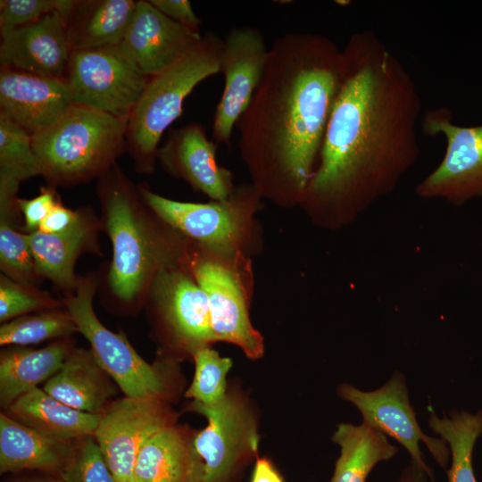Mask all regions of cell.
Listing matches in <instances>:
<instances>
[{"instance_id": "ab89813d", "label": "cell", "mask_w": 482, "mask_h": 482, "mask_svg": "<svg viewBox=\"0 0 482 482\" xmlns=\"http://www.w3.org/2000/svg\"><path fill=\"white\" fill-rule=\"evenodd\" d=\"M396 482H436L434 472H429L418 463L411 462L403 470Z\"/></svg>"}, {"instance_id": "603a6c76", "label": "cell", "mask_w": 482, "mask_h": 482, "mask_svg": "<svg viewBox=\"0 0 482 482\" xmlns=\"http://www.w3.org/2000/svg\"><path fill=\"white\" fill-rule=\"evenodd\" d=\"M11 417L37 432L69 442L94 435L100 415L71 408L36 387L9 405Z\"/></svg>"}, {"instance_id": "4fadbf2b", "label": "cell", "mask_w": 482, "mask_h": 482, "mask_svg": "<svg viewBox=\"0 0 482 482\" xmlns=\"http://www.w3.org/2000/svg\"><path fill=\"white\" fill-rule=\"evenodd\" d=\"M189 263L191 275L207 295L216 341L235 344L252 359L261 357L262 337L251 324L243 282L233 267L209 255L195 256Z\"/></svg>"}, {"instance_id": "d6986e66", "label": "cell", "mask_w": 482, "mask_h": 482, "mask_svg": "<svg viewBox=\"0 0 482 482\" xmlns=\"http://www.w3.org/2000/svg\"><path fill=\"white\" fill-rule=\"evenodd\" d=\"M148 292L176 338L193 353L216 341L207 295L193 276L167 268L155 276Z\"/></svg>"}, {"instance_id": "1f68e13d", "label": "cell", "mask_w": 482, "mask_h": 482, "mask_svg": "<svg viewBox=\"0 0 482 482\" xmlns=\"http://www.w3.org/2000/svg\"><path fill=\"white\" fill-rule=\"evenodd\" d=\"M40 176L31 135L24 129L0 115V176L20 183Z\"/></svg>"}, {"instance_id": "ba28073f", "label": "cell", "mask_w": 482, "mask_h": 482, "mask_svg": "<svg viewBox=\"0 0 482 482\" xmlns=\"http://www.w3.org/2000/svg\"><path fill=\"white\" fill-rule=\"evenodd\" d=\"M150 77L120 45L71 51L65 76L74 104L129 120Z\"/></svg>"}, {"instance_id": "d590c367", "label": "cell", "mask_w": 482, "mask_h": 482, "mask_svg": "<svg viewBox=\"0 0 482 482\" xmlns=\"http://www.w3.org/2000/svg\"><path fill=\"white\" fill-rule=\"evenodd\" d=\"M59 202L53 187H42L39 195L32 199L18 198V207L24 218L25 232L37 230L40 223Z\"/></svg>"}, {"instance_id": "60d3db41", "label": "cell", "mask_w": 482, "mask_h": 482, "mask_svg": "<svg viewBox=\"0 0 482 482\" xmlns=\"http://www.w3.org/2000/svg\"><path fill=\"white\" fill-rule=\"evenodd\" d=\"M26 482H64V481L61 478V479L33 480V481H26Z\"/></svg>"}, {"instance_id": "f1b7e54d", "label": "cell", "mask_w": 482, "mask_h": 482, "mask_svg": "<svg viewBox=\"0 0 482 482\" xmlns=\"http://www.w3.org/2000/svg\"><path fill=\"white\" fill-rule=\"evenodd\" d=\"M17 203H0V269L3 275L18 283L36 286L39 278L34 263L29 234L13 224Z\"/></svg>"}, {"instance_id": "4316f807", "label": "cell", "mask_w": 482, "mask_h": 482, "mask_svg": "<svg viewBox=\"0 0 482 482\" xmlns=\"http://www.w3.org/2000/svg\"><path fill=\"white\" fill-rule=\"evenodd\" d=\"M187 443L181 432L168 425L140 447L134 466L135 482H186Z\"/></svg>"}, {"instance_id": "d4e9b609", "label": "cell", "mask_w": 482, "mask_h": 482, "mask_svg": "<svg viewBox=\"0 0 482 482\" xmlns=\"http://www.w3.org/2000/svg\"><path fill=\"white\" fill-rule=\"evenodd\" d=\"M72 348L63 342L40 349L5 350L0 357V402L9 407L17 398L47 381L62 366Z\"/></svg>"}, {"instance_id": "52a82bcc", "label": "cell", "mask_w": 482, "mask_h": 482, "mask_svg": "<svg viewBox=\"0 0 482 482\" xmlns=\"http://www.w3.org/2000/svg\"><path fill=\"white\" fill-rule=\"evenodd\" d=\"M96 290V281L93 277H78L74 290L62 300L78 332L89 342L97 363L125 396L161 399L166 388L162 374L136 352L125 336L111 331L101 323L93 307Z\"/></svg>"}, {"instance_id": "83f0119b", "label": "cell", "mask_w": 482, "mask_h": 482, "mask_svg": "<svg viewBox=\"0 0 482 482\" xmlns=\"http://www.w3.org/2000/svg\"><path fill=\"white\" fill-rule=\"evenodd\" d=\"M429 428L445 440L450 450L451 466L446 471L448 482H478L476 478L472 453L482 434V410L475 414L453 410L449 416L431 412Z\"/></svg>"}, {"instance_id": "e575fe53", "label": "cell", "mask_w": 482, "mask_h": 482, "mask_svg": "<svg viewBox=\"0 0 482 482\" xmlns=\"http://www.w3.org/2000/svg\"><path fill=\"white\" fill-rule=\"evenodd\" d=\"M74 0H1L0 33L37 21L58 10L63 16Z\"/></svg>"}, {"instance_id": "8d00e7d4", "label": "cell", "mask_w": 482, "mask_h": 482, "mask_svg": "<svg viewBox=\"0 0 482 482\" xmlns=\"http://www.w3.org/2000/svg\"><path fill=\"white\" fill-rule=\"evenodd\" d=\"M164 15L174 21L200 32L201 20L187 0H149Z\"/></svg>"}, {"instance_id": "d6a6232c", "label": "cell", "mask_w": 482, "mask_h": 482, "mask_svg": "<svg viewBox=\"0 0 482 482\" xmlns=\"http://www.w3.org/2000/svg\"><path fill=\"white\" fill-rule=\"evenodd\" d=\"M64 305L41 291L36 286L12 280L4 275L0 277V321L7 322L34 312L59 309Z\"/></svg>"}, {"instance_id": "74e56055", "label": "cell", "mask_w": 482, "mask_h": 482, "mask_svg": "<svg viewBox=\"0 0 482 482\" xmlns=\"http://www.w3.org/2000/svg\"><path fill=\"white\" fill-rule=\"evenodd\" d=\"M77 214V211H72L59 202L40 223L37 230L46 234L62 232L74 222Z\"/></svg>"}, {"instance_id": "30bf717a", "label": "cell", "mask_w": 482, "mask_h": 482, "mask_svg": "<svg viewBox=\"0 0 482 482\" xmlns=\"http://www.w3.org/2000/svg\"><path fill=\"white\" fill-rule=\"evenodd\" d=\"M147 207L166 225L213 251L230 252L239 243L245 218L257 204L260 194L254 187L234 189L225 201L207 204L171 200L138 187Z\"/></svg>"}, {"instance_id": "836d02e7", "label": "cell", "mask_w": 482, "mask_h": 482, "mask_svg": "<svg viewBox=\"0 0 482 482\" xmlns=\"http://www.w3.org/2000/svg\"><path fill=\"white\" fill-rule=\"evenodd\" d=\"M60 475L64 482H116L93 435L72 450Z\"/></svg>"}, {"instance_id": "4dcf8cb0", "label": "cell", "mask_w": 482, "mask_h": 482, "mask_svg": "<svg viewBox=\"0 0 482 482\" xmlns=\"http://www.w3.org/2000/svg\"><path fill=\"white\" fill-rule=\"evenodd\" d=\"M193 356L195 375L186 396L204 406L220 403L228 396L226 377L232 361L208 345L198 348Z\"/></svg>"}, {"instance_id": "3957f363", "label": "cell", "mask_w": 482, "mask_h": 482, "mask_svg": "<svg viewBox=\"0 0 482 482\" xmlns=\"http://www.w3.org/2000/svg\"><path fill=\"white\" fill-rule=\"evenodd\" d=\"M97 193L112 246L111 291L125 303L139 301L155 276L174 266L173 256L154 227L138 188L117 164L99 178Z\"/></svg>"}, {"instance_id": "484cf974", "label": "cell", "mask_w": 482, "mask_h": 482, "mask_svg": "<svg viewBox=\"0 0 482 482\" xmlns=\"http://www.w3.org/2000/svg\"><path fill=\"white\" fill-rule=\"evenodd\" d=\"M332 441L338 445L340 454L330 482H365L377 464L398 453L385 434L364 422L338 424Z\"/></svg>"}, {"instance_id": "f35d334b", "label": "cell", "mask_w": 482, "mask_h": 482, "mask_svg": "<svg viewBox=\"0 0 482 482\" xmlns=\"http://www.w3.org/2000/svg\"><path fill=\"white\" fill-rule=\"evenodd\" d=\"M251 482H284L282 477L266 458H257Z\"/></svg>"}, {"instance_id": "9a60e30c", "label": "cell", "mask_w": 482, "mask_h": 482, "mask_svg": "<svg viewBox=\"0 0 482 482\" xmlns=\"http://www.w3.org/2000/svg\"><path fill=\"white\" fill-rule=\"evenodd\" d=\"M216 151L217 143L208 138L203 125L192 121L170 131L157 159L167 172L212 201H225L234 191L233 177L218 164Z\"/></svg>"}, {"instance_id": "6da1fadb", "label": "cell", "mask_w": 482, "mask_h": 482, "mask_svg": "<svg viewBox=\"0 0 482 482\" xmlns=\"http://www.w3.org/2000/svg\"><path fill=\"white\" fill-rule=\"evenodd\" d=\"M342 52L340 87L302 201L343 220L393 192L417 162L421 97L374 32L353 33Z\"/></svg>"}, {"instance_id": "44dd1931", "label": "cell", "mask_w": 482, "mask_h": 482, "mask_svg": "<svg viewBox=\"0 0 482 482\" xmlns=\"http://www.w3.org/2000/svg\"><path fill=\"white\" fill-rule=\"evenodd\" d=\"M136 6L134 0H74L64 17L71 52L120 44Z\"/></svg>"}, {"instance_id": "ffe728a7", "label": "cell", "mask_w": 482, "mask_h": 482, "mask_svg": "<svg viewBox=\"0 0 482 482\" xmlns=\"http://www.w3.org/2000/svg\"><path fill=\"white\" fill-rule=\"evenodd\" d=\"M77 213L74 222L62 232L28 233L38 278L49 279L66 295L71 293L77 284L74 270L78 258L98 247L100 221L89 209L81 208Z\"/></svg>"}, {"instance_id": "f546056e", "label": "cell", "mask_w": 482, "mask_h": 482, "mask_svg": "<svg viewBox=\"0 0 482 482\" xmlns=\"http://www.w3.org/2000/svg\"><path fill=\"white\" fill-rule=\"evenodd\" d=\"M74 332H78L77 326L67 310H46L4 323L0 328V344L28 345Z\"/></svg>"}, {"instance_id": "2e32d148", "label": "cell", "mask_w": 482, "mask_h": 482, "mask_svg": "<svg viewBox=\"0 0 482 482\" xmlns=\"http://www.w3.org/2000/svg\"><path fill=\"white\" fill-rule=\"evenodd\" d=\"M202 36L164 15L149 0H139L120 45L142 73L153 77L187 54Z\"/></svg>"}, {"instance_id": "5bb4252c", "label": "cell", "mask_w": 482, "mask_h": 482, "mask_svg": "<svg viewBox=\"0 0 482 482\" xmlns=\"http://www.w3.org/2000/svg\"><path fill=\"white\" fill-rule=\"evenodd\" d=\"M170 425L160 399L125 396L100 414L94 436L116 482H135L134 466L142 445Z\"/></svg>"}, {"instance_id": "7a4b0ae2", "label": "cell", "mask_w": 482, "mask_h": 482, "mask_svg": "<svg viewBox=\"0 0 482 482\" xmlns=\"http://www.w3.org/2000/svg\"><path fill=\"white\" fill-rule=\"evenodd\" d=\"M343 70V52L326 36L288 32L273 41L261 82L236 126L260 195L303 199Z\"/></svg>"}, {"instance_id": "cb8c5ba5", "label": "cell", "mask_w": 482, "mask_h": 482, "mask_svg": "<svg viewBox=\"0 0 482 482\" xmlns=\"http://www.w3.org/2000/svg\"><path fill=\"white\" fill-rule=\"evenodd\" d=\"M72 448L67 441L47 437L12 417L0 415V472L21 470L59 471Z\"/></svg>"}, {"instance_id": "7402d4cb", "label": "cell", "mask_w": 482, "mask_h": 482, "mask_svg": "<svg viewBox=\"0 0 482 482\" xmlns=\"http://www.w3.org/2000/svg\"><path fill=\"white\" fill-rule=\"evenodd\" d=\"M105 374L91 350L71 349L43 389L71 408L100 415L108 398L114 394Z\"/></svg>"}, {"instance_id": "277c9868", "label": "cell", "mask_w": 482, "mask_h": 482, "mask_svg": "<svg viewBox=\"0 0 482 482\" xmlns=\"http://www.w3.org/2000/svg\"><path fill=\"white\" fill-rule=\"evenodd\" d=\"M128 120L73 104L31 136L40 176L50 187H73L101 178L127 150Z\"/></svg>"}, {"instance_id": "e0dca14e", "label": "cell", "mask_w": 482, "mask_h": 482, "mask_svg": "<svg viewBox=\"0 0 482 482\" xmlns=\"http://www.w3.org/2000/svg\"><path fill=\"white\" fill-rule=\"evenodd\" d=\"M73 104L65 79L1 67L0 115L31 136L51 126Z\"/></svg>"}, {"instance_id": "5b68a950", "label": "cell", "mask_w": 482, "mask_h": 482, "mask_svg": "<svg viewBox=\"0 0 482 482\" xmlns=\"http://www.w3.org/2000/svg\"><path fill=\"white\" fill-rule=\"evenodd\" d=\"M221 47L222 38L206 32L173 64L150 77L126 133L127 150L138 171L154 170L160 140L181 115L185 99L203 80L220 73Z\"/></svg>"}, {"instance_id": "8fae6325", "label": "cell", "mask_w": 482, "mask_h": 482, "mask_svg": "<svg viewBox=\"0 0 482 482\" xmlns=\"http://www.w3.org/2000/svg\"><path fill=\"white\" fill-rule=\"evenodd\" d=\"M337 394L358 409L362 422L402 445L411 461L433 472L420 448V443H423L436 463L446 469L451 457L449 447L442 438L429 436L421 430L410 403L406 378L401 371H394L389 379L375 390L362 391L350 384H341Z\"/></svg>"}, {"instance_id": "9c48e42d", "label": "cell", "mask_w": 482, "mask_h": 482, "mask_svg": "<svg viewBox=\"0 0 482 482\" xmlns=\"http://www.w3.org/2000/svg\"><path fill=\"white\" fill-rule=\"evenodd\" d=\"M445 107L424 111L420 125L425 135L443 136V159L416 187L424 199H441L454 205L482 196V125L462 127L453 122Z\"/></svg>"}, {"instance_id": "8992f818", "label": "cell", "mask_w": 482, "mask_h": 482, "mask_svg": "<svg viewBox=\"0 0 482 482\" xmlns=\"http://www.w3.org/2000/svg\"><path fill=\"white\" fill-rule=\"evenodd\" d=\"M191 409L208 425L187 440L186 482H226L237 464L257 450L254 418L232 395L213 406L193 402Z\"/></svg>"}, {"instance_id": "7c38bea8", "label": "cell", "mask_w": 482, "mask_h": 482, "mask_svg": "<svg viewBox=\"0 0 482 482\" xmlns=\"http://www.w3.org/2000/svg\"><path fill=\"white\" fill-rule=\"evenodd\" d=\"M268 54L263 35L255 27H234L222 39L224 87L212 121V138L217 144L229 145L234 128L263 76Z\"/></svg>"}, {"instance_id": "ac0fdd59", "label": "cell", "mask_w": 482, "mask_h": 482, "mask_svg": "<svg viewBox=\"0 0 482 482\" xmlns=\"http://www.w3.org/2000/svg\"><path fill=\"white\" fill-rule=\"evenodd\" d=\"M0 34L1 67L65 79L71 49L58 10Z\"/></svg>"}]
</instances>
